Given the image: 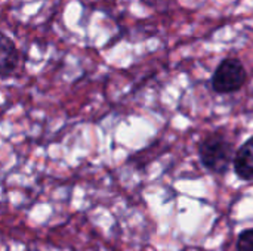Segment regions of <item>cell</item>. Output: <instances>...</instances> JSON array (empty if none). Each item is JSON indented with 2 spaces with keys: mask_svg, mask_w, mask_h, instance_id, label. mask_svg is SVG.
Wrapping results in <instances>:
<instances>
[{
  "mask_svg": "<svg viewBox=\"0 0 253 251\" xmlns=\"http://www.w3.org/2000/svg\"><path fill=\"white\" fill-rule=\"evenodd\" d=\"M248 78L245 65L237 58H225L212 75V89L219 95H228L240 90Z\"/></svg>",
  "mask_w": 253,
  "mask_h": 251,
  "instance_id": "2",
  "label": "cell"
},
{
  "mask_svg": "<svg viewBox=\"0 0 253 251\" xmlns=\"http://www.w3.org/2000/svg\"><path fill=\"white\" fill-rule=\"evenodd\" d=\"M233 167L242 180H253V136L236 151Z\"/></svg>",
  "mask_w": 253,
  "mask_h": 251,
  "instance_id": "4",
  "label": "cell"
},
{
  "mask_svg": "<svg viewBox=\"0 0 253 251\" xmlns=\"http://www.w3.org/2000/svg\"><path fill=\"white\" fill-rule=\"evenodd\" d=\"M21 64V53L4 33L0 31V77L12 75Z\"/></svg>",
  "mask_w": 253,
  "mask_h": 251,
  "instance_id": "3",
  "label": "cell"
},
{
  "mask_svg": "<svg viewBox=\"0 0 253 251\" xmlns=\"http://www.w3.org/2000/svg\"><path fill=\"white\" fill-rule=\"evenodd\" d=\"M234 155V143L219 133L206 136L199 145V157L202 164L216 175H225L230 170Z\"/></svg>",
  "mask_w": 253,
  "mask_h": 251,
  "instance_id": "1",
  "label": "cell"
},
{
  "mask_svg": "<svg viewBox=\"0 0 253 251\" xmlns=\"http://www.w3.org/2000/svg\"><path fill=\"white\" fill-rule=\"evenodd\" d=\"M237 251H253V228L240 232L237 240Z\"/></svg>",
  "mask_w": 253,
  "mask_h": 251,
  "instance_id": "5",
  "label": "cell"
}]
</instances>
